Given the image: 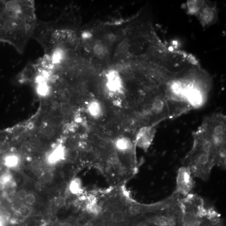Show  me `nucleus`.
Masks as SVG:
<instances>
[{
    "mask_svg": "<svg viewBox=\"0 0 226 226\" xmlns=\"http://www.w3.org/2000/svg\"><path fill=\"white\" fill-rule=\"evenodd\" d=\"M53 177V174L50 172H46L43 175V178L45 182L51 181Z\"/></svg>",
    "mask_w": 226,
    "mask_h": 226,
    "instance_id": "15",
    "label": "nucleus"
},
{
    "mask_svg": "<svg viewBox=\"0 0 226 226\" xmlns=\"http://www.w3.org/2000/svg\"><path fill=\"white\" fill-rule=\"evenodd\" d=\"M25 200L28 204L32 205L36 201V197L33 194H28Z\"/></svg>",
    "mask_w": 226,
    "mask_h": 226,
    "instance_id": "14",
    "label": "nucleus"
},
{
    "mask_svg": "<svg viewBox=\"0 0 226 226\" xmlns=\"http://www.w3.org/2000/svg\"><path fill=\"white\" fill-rule=\"evenodd\" d=\"M87 110L90 115L94 118H98L103 112V108L99 102L93 101L88 104Z\"/></svg>",
    "mask_w": 226,
    "mask_h": 226,
    "instance_id": "7",
    "label": "nucleus"
},
{
    "mask_svg": "<svg viewBox=\"0 0 226 226\" xmlns=\"http://www.w3.org/2000/svg\"><path fill=\"white\" fill-rule=\"evenodd\" d=\"M193 137L192 148L185 156L183 163V166L189 168L194 178L206 181L216 165L215 156L200 128L194 132Z\"/></svg>",
    "mask_w": 226,
    "mask_h": 226,
    "instance_id": "1",
    "label": "nucleus"
},
{
    "mask_svg": "<svg viewBox=\"0 0 226 226\" xmlns=\"http://www.w3.org/2000/svg\"><path fill=\"white\" fill-rule=\"evenodd\" d=\"M108 84V87L111 91H117L119 89L121 85L119 77L114 73L110 74Z\"/></svg>",
    "mask_w": 226,
    "mask_h": 226,
    "instance_id": "9",
    "label": "nucleus"
},
{
    "mask_svg": "<svg viewBox=\"0 0 226 226\" xmlns=\"http://www.w3.org/2000/svg\"><path fill=\"white\" fill-rule=\"evenodd\" d=\"M176 184L174 192L185 197L191 193L194 188L195 182L189 168L183 166L178 170Z\"/></svg>",
    "mask_w": 226,
    "mask_h": 226,
    "instance_id": "5",
    "label": "nucleus"
},
{
    "mask_svg": "<svg viewBox=\"0 0 226 226\" xmlns=\"http://www.w3.org/2000/svg\"><path fill=\"white\" fill-rule=\"evenodd\" d=\"M65 152L63 148L59 146L55 148L50 154L48 158L49 162L51 164H55L63 159Z\"/></svg>",
    "mask_w": 226,
    "mask_h": 226,
    "instance_id": "8",
    "label": "nucleus"
},
{
    "mask_svg": "<svg viewBox=\"0 0 226 226\" xmlns=\"http://www.w3.org/2000/svg\"><path fill=\"white\" fill-rule=\"evenodd\" d=\"M28 194L25 190L22 189L20 190L17 193L18 197L20 200H25Z\"/></svg>",
    "mask_w": 226,
    "mask_h": 226,
    "instance_id": "18",
    "label": "nucleus"
},
{
    "mask_svg": "<svg viewBox=\"0 0 226 226\" xmlns=\"http://www.w3.org/2000/svg\"><path fill=\"white\" fill-rule=\"evenodd\" d=\"M94 50L97 55H101L104 54V48L101 45H96L94 48Z\"/></svg>",
    "mask_w": 226,
    "mask_h": 226,
    "instance_id": "17",
    "label": "nucleus"
},
{
    "mask_svg": "<svg viewBox=\"0 0 226 226\" xmlns=\"http://www.w3.org/2000/svg\"><path fill=\"white\" fill-rule=\"evenodd\" d=\"M180 207V226H198L214 209L207 207L200 196L192 193L182 198Z\"/></svg>",
    "mask_w": 226,
    "mask_h": 226,
    "instance_id": "3",
    "label": "nucleus"
},
{
    "mask_svg": "<svg viewBox=\"0 0 226 226\" xmlns=\"http://www.w3.org/2000/svg\"><path fill=\"white\" fill-rule=\"evenodd\" d=\"M54 133V129L50 126H45L42 130V134L45 137L50 138L53 137Z\"/></svg>",
    "mask_w": 226,
    "mask_h": 226,
    "instance_id": "12",
    "label": "nucleus"
},
{
    "mask_svg": "<svg viewBox=\"0 0 226 226\" xmlns=\"http://www.w3.org/2000/svg\"><path fill=\"white\" fill-rule=\"evenodd\" d=\"M188 12L194 14L204 27L214 24L218 18L216 5L212 2L202 1H188Z\"/></svg>",
    "mask_w": 226,
    "mask_h": 226,
    "instance_id": "4",
    "label": "nucleus"
},
{
    "mask_svg": "<svg viewBox=\"0 0 226 226\" xmlns=\"http://www.w3.org/2000/svg\"><path fill=\"white\" fill-rule=\"evenodd\" d=\"M54 202L55 206L56 207L62 208L66 204V200L65 197H62V196H59L55 198Z\"/></svg>",
    "mask_w": 226,
    "mask_h": 226,
    "instance_id": "13",
    "label": "nucleus"
},
{
    "mask_svg": "<svg viewBox=\"0 0 226 226\" xmlns=\"http://www.w3.org/2000/svg\"><path fill=\"white\" fill-rule=\"evenodd\" d=\"M4 163L5 167L8 168H14L18 164V158L14 155H7L4 157Z\"/></svg>",
    "mask_w": 226,
    "mask_h": 226,
    "instance_id": "10",
    "label": "nucleus"
},
{
    "mask_svg": "<svg viewBox=\"0 0 226 226\" xmlns=\"http://www.w3.org/2000/svg\"><path fill=\"white\" fill-rule=\"evenodd\" d=\"M158 125H146L139 127L135 136L136 146L147 150L154 139Z\"/></svg>",
    "mask_w": 226,
    "mask_h": 226,
    "instance_id": "6",
    "label": "nucleus"
},
{
    "mask_svg": "<svg viewBox=\"0 0 226 226\" xmlns=\"http://www.w3.org/2000/svg\"><path fill=\"white\" fill-rule=\"evenodd\" d=\"M211 145L216 158V166L225 169L226 117L221 113L212 114L204 119L199 127Z\"/></svg>",
    "mask_w": 226,
    "mask_h": 226,
    "instance_id": "2",
    "label": "nucleus"
},
{
    "mask_svg": "<svg viewBox=\"0 0 226 226\" xmlns=\"http://www.w3.org/2000/svg\"><path fill=\"white\" fill-rule=\"evenodd\" d=\"M70 190L72 193L76 194L79 192L80 189V182L79 180L75 179L72 180L69 186Z\"/></svg>",
    "mask_w": 226,
    "mask_h": 226,
    "instance_id": "11",
    "label": "nucleus"
},
{
    "mask_svg": "<svg viewBox=\"0 0 226 226\" xmlns=\"http://www.w3.org/2000/svg\"><path fill=\"white\" fill-rule=\"evenodd\" d=\"M128 49V45L126 42H123L118 46V51L119 53H125Z\"/></svg>",
    "mask_w": 226,
    "mask_h": 226,
    "instance_id": "16",
    "label": "nucleus"
}]
</instances>
